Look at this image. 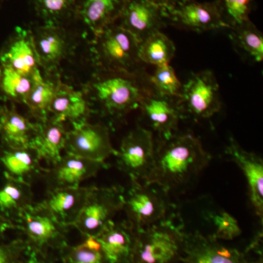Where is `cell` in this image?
<instances>
[{
  "label": "cell",
  "mask_w": 263,
  "mask_h": 263,
  "mask_svg": "<svg viewBox=\"0 0 263 263\" xmlns=\"http://www.w3.org/2000/svg\"><path fill=\"white\" fill-rule=\"evenodd\" d=\"M155 143L153 167L143 182L157 185L168 193L187 187L212 159L200 139L190 133L178 132Z\"/></svg>",
  "instance_id": "obj_1"
},
{
  "label": "cell",
  "mask_w": 263,
  "mask_h": 263,
  "mask_svg": "<svg viewBox=\"0 0 263 263\" xmlns=\"http://www.w3.org/2000/svg\"><path fill=\"white\" fill-rule=\"evenodd\" d=\"M86 90L87 98L113 120L122 119L139 108L142 100L154 91L144 67L135 72L98 70Z\"/></svg>",
  "instance_id": "obj_2"
},
{
  "label": "cell",
  "mask_w": 263,
  "mask_h": 263,
  "mask_svg": "<svg viewBox=\"0 0 263 263\" xmlns=\"http://www.w3.org/2000/svg\"><path fill=\"white\" fill-rule=\"evenodd\" d=\"M179 214L137 232L131 263H175L182 255L184 228Z\"/></svg>",
  "instance_id": "obj_3"
},
{
  "label": "cell",
  "mask_w": 263,
  "mask_h": 263,
  "mask_svg": "<svg viewBox=\"0 0 263 263\" xmlns=\"http://www.w3.org/2000/svg\"><path fill=\"white\" fill-rule=\"evenodd\" d=\"M140 43L115 23L94 36L91 45L92 61L98 70L135 72L143 68L139 57Z\"/></svg>",
  "instance_id": "obj_4"
},
{
  "label": "cell",
  "mask_w": 263,
  "mask_h": 263,
  "mask_svg": "<svg viewBox=\"0 0 263 263\" xmlns=\"http://www.w3.org/2000/svg\"><path fill=\"white\" fill-rule=\"evenodd\" d=\"M123 211L136 231L160 224L178 214L167 191L137 180H130V186L124 193Z\"/></svg>",
  "instance_id": "obj_5"
},
{
  "label": "cell",
  "mask_w": 263,
  "mask_h": 263,
  "mask_svg": "<svg viewBox=\"0 0 263 263\" xmlns=\"http://www.w3.org/2000/svg\"><path fill=\"white\" fill-rule=\"evenodd\" d=\"M15 229L25 236L29 251L46 257L49 250H60L67 245L69 228L62 224L51 212L39 203L33 204L14 222Z\"/></svg>",
  "instance_id": "obj_6"
},
{
  "label": "cell",
  "mask_w": 263,
  "mask_h": 263,
  "mask_svg": "<svg viewBox=\"0 0 263 263\" xmlns=\"http://www.w3.org/2000/svg\"><path fill=\"white\" fill-rule=\"evenodd\" d=\"M125 190L121 186H93L73 228L85 237L98 236L123 210Z\"/></svg>",
  "instance_id": "obj_7"
},
{
  "label": "cell",
  "mask_w": 263,
  "mask_h": 263,
  "mask_svg": "<svg viewBox=\"0 0 263 263\" xmlns=\"http://www.w3.org/2000/svg\"><path fill=\"white\" fill-rule=\"evenodd\" d=\"M179 102L183 119L204 120L219 112V85L212 71L192 74L186 84L182 85Z\"/></svg>",
  "instance_id": "obj_8"
},
{
  "label": "cell",
  "mask_w": 263,
  "mask_h": 263,
  "mask_svg": "<svg viewBox=\"0 0 263 263\" xmlns=\"http://www.w3.org/2000/svg\"><path fill=\"white\" fill-rule=\"evenodd\" d=\"M155 146V135L152 131L141 126L135 128L117 150L118 168L130 180L144 181L153 167Z\"/></svg>",
  "instance_id": "obj_9"
},
{
  "label": "cell",
  "mask_w": 263,
  "mask_h": 263,
  "mask_svg": "<svg viewBox=\"0 0 263 263\" xmlns=\"http://www.w3.org/2000/svg\"><path fill=\"white\" fill-rule=\"evenodd\" d=\"M64 152L98 162H105L117 153L110 141L108 128L103 124L88 122L72 126L68 131Z\"/></svg>",
  "instance_id": "obj_10"
},
{
  "label": "cell",
  "mask_w": 263,
  "mask_h": 263,
  "mask_svg": "<svg viewBox=\"0 0 263 263\" xmlns=\"http://www.w3.org/2000/svg\"><path fill=\"white\" fill-rule=\"evenodd\" d=\"M180 261L183 263H262L252 260L249 250L240 252L227 247L210 235L200 232L185 233L183 252Z\"/></svg>",
  "instance_id": "obj_11"
},
{
  "label": "cell",
  "mask_w": 263,
  "mask_h": 263,
  "mask_svg": "<svg viewBox=\"0 0 263 263\" xmlns=\"http://www.w3.org/2000/svg\"><path fill=\"white\" fill-rule=\"evenodd\" d=\"M139 108L147 129L157 136V140L168 139L179 132L180 121L183 119L179 98L153 91L142 100Z\"/></svg>",
  "instance_id": "obj_12"
},
{
  "label": "cell",
  "mask_w": 263,
  "mask_h": 263,
  "mask_svg": "<svg viewBox=\"0 0 263 263\" xmlns=\"http://www.w3.org/2000/svg\"><path fill=\"white\" fill-rule=\"evenodd\" d=\"M108 163L65 154L56 164L46 168L43 174L48 191L76 188L86 180L95 177L101 170L108 169Z\"/></svg>",
  "instance_id": "obj_13"
},
{
  "label": "cell",
  "mask_w": 263,
  "mask_h": 263,
  "mask_svg": "<svg viewBox=\"0 0 263 263\" xmlns=\"http://www.w3.org/2000/svg\"><path fill=\"white\" fill-rule=\"evenodd\" d=\"M163 10L167 24L177 28L197 32L227 29L221 22L215 2L184 0L174 8Z\"/></svg>",
  "instance_id": "obj_14"
},
{
  "label": "cell",
  "mask_w": 263,
  "mask_h": 263,
  "mask_svg": "<svg viewBox=\"0 0 263 263\" xmlns=\"http://www.w3.org/2000/svg\"><path fill=\"white\" fill-rule=\"evenodd\" d=\"M33 41L41 69L55 73L72 51V39L62 26L43 24L32 30Z\"/></svg>",
  "instance_id": "obj_15"
},
{
  "label": "cell",
  "mask_w": 263,
  "mask_h": 263,
  "mask_svg": "<svg viewBox=\"0 0 263 263\" xmlns=\"http://www.w3.org/2000/svg\"><path fill=\"white\" fill-rule=\"evenodd\" d=\"M119 26L143 43L167 27L163 8L149 0H127L120 17Z\"/></svg>",
  "instance_id": "obj_16"
},
{
  "label": "cell",
  "mask_w": 263,
  "mask_h": 263,
  "mask_svg": "<svg viewBox=\"0 0 263 263\" xmlns=\"http://www.w3.org/2000/svg\"><path fill=\"white\" fill-rule=\"evenodd\" d=\"M226 160L234 162L241 169L248 183L249 196L256 215L263 219V161L258 155L243 149L233 138L224 152Z\"/></svg>",
  "instance_id": "obj_17"
},
{
  "label": "cell",
  "mask_w": 263,
  "mask_h": 263,
  "mask_svg": "<svg viewBox=\"0 0 263 263\" xmlns=\"http://www.w3.org/2000/svg\"><path fill=\"white\" fill-rule=\"evenodd\" d=\"M0 65L13 69L24 75L41 73L37 51L31 29L16 27L13 35L0 53Z\"/></svg>",
  "instance_id": "obj_18"
},
{
  "label": "cell",
  "mask_w": 263,
  "mask_h": 263,
  "mask_svg": "<svg viewBox=\"0 0 263 263\" xmlns=\"http://www.w3.org/2000/svg\"><path fill=\"white\" fill-rule=\"evenodd\" d=\"M136 230L127 221H111L95 237L108 263H131Z\"/></svg>",
  "instance_id": "obj_19"
},
{
  "label": "cell",
  "mask_w": 263,
  "mask_h": 263,
  "mask_svg": "<svg viewBox=\"0 0 263 263\" xmlns=\"http://www.w3.org/2000/svg\"><path fill=\"white\" fill-rule=\"evenodd\" d=\"M93 186L60 189L47 192L44 200L38 202L63 224L70 228L80 215Z\"/></svg>",
  "instance_id": "obj_20"
},
{
  "label": "cell",
  "mask_w": 263,
  "mask_h": 263,
  "mask_svg": "<svg viewBox=\"0 0 263 263\" xmlns=\"http://www.w3.org/2000/svg\"><path fill=\"white\" fill-rule=\"evenodd\" d=\"M0 166L5 178L27 183L43 178L46 168L41 165L35 151L31 148H12L6 147L0 153Z\"/></svg>",
  "instance_id": "obj_21"
},
{
  "label": "cell",
  "mask_w": 263,
  "mask_h": 263,
  "mask_svg": "<svg viewBox=\"0 0 263 263\" xmlns=\"http://www.w3.org/2000/svg\"><path fill=\"white\" fill-rule=\"evenodd\" d=\"M91 110V104L86 95L61 81L50 105L49 117L76 126L87 122Z\"/></svg>",
  "instance_id": "obj_22"
},
{
  "label": "cell",
  "mask_w": 263,
  "mask_h": 263,
  "mask_svg": "<svg viewBox=\"0 0 263 263\" xmlns=\"http://www.w3.org/2000/svg\"><path fill=\"white\" fill-rule=\"evenodd\" d=\"M36 122L37 131L30 147L35 151L40 160L51 167L61 159L68 130L66 129L65 123L51 117Z\"/></svg>",
  "instance_id": "obj_23"
},
{
  "label": "cell",
  "mask_w": 263,
  "mask_h": 263,
  "mask_svg": "<svg viewBox=\"0 0 263 263\" xmlns=\"http://www.w3.org/2000/svg\"><path fill=\"white\" fill-rule=\"evenodd\" d=\"M127 0H81L76 14L96 35L115 23L122 14Z\"/></svg>",
  "instance_id": "obj_24"
},
{
  "label": "cell",
  "mask_w": 263,
  "mask_h": 263,
  "mask_svg": "<svg viewBox=\"0 0 263 263\" xmlns=\"http://www.w3.org/2000/svg\"><path fill=\"white\" fill-rule=\"evenodd\" d=\"M37 131V122H32L18 113L14 105L2 107L0 136L5 147L27 148Z\"/></svg>",
  "instance_id": "obj_25"
},
{
  "label": "cell",
  "mask_w": 263,
  "mask_h": 263,
  "mask_svg": "<svg viewBox=\"0 0 263 263\" xmlns=\"http://www.w3.org/2000/svg\"><path fill=\"white\" fill-rule=\"evenodd\" d=\"M33 204L32 186L5 178L0 186L1 215L14 223L24 211Z\"/></svg>",
  "instance_id": "obj_26"
},
{
  "label": "cell",
  "mask_w": 263,
  "mask_h": 263,
  "mask_svg": "<svg viewBox=\"0 0 263 263\" xmlns=\"http://www.w3.org/2000/svg\"><path fill=\"white\" fill-rule=\"evenodd\" d=\"M61 82L60 76L46 73L35 83L31 90L24 105L36 122L49 117V108L59 84Z\"/></svg>",
  "instance_id": "obj_27"
},
{
  "label": "cell",
  "mask_w": 263,
  "mask_h": 263,
  "mask_svg": "<svg viewBox=\"0 0 263 263\" xmlns=\"http://www.w3.org/2000/svg\"><path fill=\"white\" fill-rule=\"evenodd\" d=\"M42 76V72L35 76L24 75L0 65V92L13 103L24 104L33 86Z\"/></svg>",
  "instance_id": "obj_28"
},
{
  "label": "cell",
  "mask_w": 263,
  "mask_h": 263,
  "mask_svg": "<svg viewBox=\"0 0 263 263\" xmlns=\"http://www.w3.org/2000/svg\"><path fill=\"white\" fill-rule=\"evenodd\" d=\"M230 38L238 51L255 62L263 60V34L250 19L229 29Z\"/></svg>",
  "instance_id": "obj_29"
},
{
  "label": "cell",
  "mask_w": 263,
  "mask_h": 263,
  "mask_svg": "<svg viewBox=\"0 0 263 263\" xmlns=\"http://www.w3.org/2000/svg\"><path fill=\"white\" fill-rule=\"evenodd\" d=\"M175 53L174 42L162 32L155 33L140 44L139 57L143 64L156 67L167 65Z\"/></svg>",
  "instance_id": "obj_30"
},
{
  "label": "cell",
  "mask_w": 263,
  "mask_h": 263,
  "mask_svg": "<svg viewBox=\"0 0 263 263\" xmlns=\"http://www.w3.org/2000/svg\"><path fill=\"white\" fill-rule=\"evenodd\" d=\"M34 10L44 24L62 26L76 13V0H32Z\"/></svg>",
  "instance_id": "obj_31"
},
{
  "label": "cell",
  "mask_w": 263,
  "mask_h": 263,
  "mask_svg": "<svg viewBox=\"0 0 263 263\" xmlns=\"http://www.w3.org/2000/svg\"><path fill=\"white\" fill-rule=\"evenodd\" d=\"M81 245L75 247L66 245L62 250L63 263H108L105 260L98 240L95 237H85Z\"/></svg>",
  "instance_id": "obj_32"
},
{
  "label": "cell",
  "mask_w": 263,
  "mask_h": 263,
  "mask_svg": "<svg viewBox=\"0 0 263 263\" xmlns=\"http://www.w3.org/2000/svg\"><path fill=\"white\" fill-rule=\"evenodd\" d=\"M221 22L231 29L249 19L254 0H216Z\"/></svg>",
  "instance_id": "obj_33"
},
{
  "label": "cell",
  "mask_w": 263,
  "mask_h": 263,
  "mask_svg": "<svg viewBox=\"0 0 263 263\" xmlns=\"http://www.w3.org/2000/svg\"><path fill=\"white\" fill-rule=\"evenodd\" d=\"M154 91L164 96L179 98L182 84L178 79L174 67L169 64L157 66L153 75L150 76Z\"/></svg>",
  "instance_id": "obj_34"
},
{
  "label": "cell",
  "mask_w": 263,
  "mask_h": 263,
  "mask_svg": "<svg viewBox=\"0 0 263 263\" xmlns=\"http://www.w3.org/2000/svg\"><path fill=\"white\" fill-rule=\"evenodd\" d=\"M205 217L214 227V233L210 235L216 240H233L241 235L242 230L238 221L229 213L224 211L209 212Z\"/></svg>",
  "instance_id": "obj_35"
},
{
  "label": "cell",
  "mask_w": 263,
  "mask_h": 263,
  "mask_svg": "<svg viewBox=\"0 0 263 263\" xmlns=\"http://www.w3.org/2000/svg\"><path fill=\"white\" fill-rule=\"evenodd\" d=\"M29 253L24 239L0 243V263H24Z\"/></svg>",
  "instance_id": "obj_36"
},
{
  "label": "cell",
  "mask_w": 263,
  "mask_h": 263,
  "mask_svg": "<svg viewBox=\"0 0 263 263\" xmlns=\"http://www.w3.org/2000/svg\"><path fill=\"white\" fill-rule=\"evenodd\" d=\"M13 229H15L14 223L0 214V240L4 237L7 231Z\"/></svg>",
  "instance_id": "obj_37"
},
{
  "label": "cell",
  "mask_w": 263,
  "mask_h": 263,
  "mask_svg": "<svg viewBox=\"0 0 263 263\" xmlns=\"http://www.w3.org/2000/svg\"><path fill=\"white\" fill-rule=\"evenodd\" d=\"M149 1L163 9H171L181 4L184 0H149Z\"/></svg>",
  "instance_id": "obj_38"
},
{
  "label": "cell",
  "mask_w": 263,
  "mask_h": 263,
  "mask_svg": "<svg viewBox=\"0 0 263 263\" xmlns=\"http://www.w3.org/2000/svg\"><path fill=\"white\" fill-rule=\"evenodd\" d=\"M24 263H48L44 259H43V257L41 256L38 255V254L35 253H33V252H29L28 256H27V258H26L25 261H24Z\"/></svg>",
  "instance_id": "obj_39"
},
{
  "label": "cell",
  "mask_w": 263,
  "mask_h": 263,
  "mask_svg": "<svg viewBox=\"0 0 263 263\" xmlns=\"http://www.w3.org/2000/svg\"><path fill=\"white\" fill-rule=\"evenodd\" d=\"M1 113H2V107H0V117H1Z\"/></svg>",
  "instance_id": "obj_40"
}]
</instances>
